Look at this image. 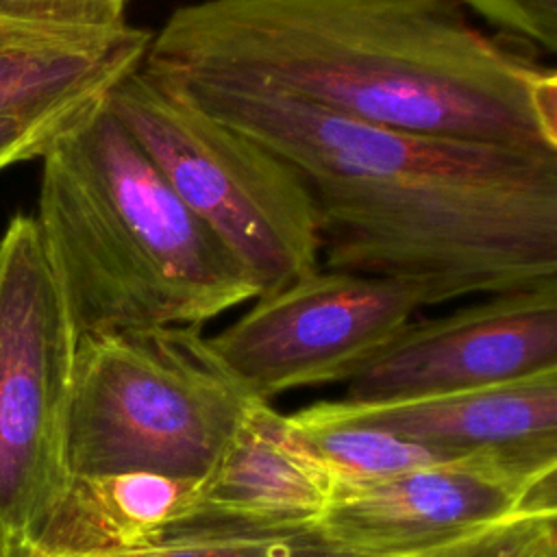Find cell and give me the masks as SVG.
Returning a JSON list of instances; mask_svg holds the SVG:
<instances>
[{
	"instance_id": "cell-1",
	"label": "cell",
	"mask_w": 557,
	"mask_h": 557,
	"mask_svg": "<svg viewBox=\"0 0 557 557\" xmlns=\"http://www.w3.org/2000/svg\"><path fill=\"white\" fill-rule=\"evenodd\" d=\"M154 81L298 172L324 268L420 285L431 305L557 283V152L392 131L244 85Z\"/></svg>"
},
{
	"instance_id": "cell-2",
	"label": "cell",
	"mask_w": 557,
	"mask_h": 557,
	"mask_svg": "<svg viewBox=\"0 0 557 557\" xmlns=\"http://www.w3.org/2000/svg\"><path fill=\"white\" fill-rule=\"evenodd\" d=\"M141 70L255 87L392 131L557 152V72L459 0H196Z\"/></svg>"
},
{
	"instance_id": "cell-3",
	"label": "cell",
	"mask_w": 557,
	"mask_h": 557,
	"mask_svg": "<svg viewBox=\"0 0 557 557\" xmlns=\"http://www.w3.org/2000/svg\"><path fill=\"white\" fill-rule=\"evenodd\" d=\"M78 337L200 326L259 296L109 98L41 157L33 215Z\"/></svg>"
},
{
	"instance_id": "cell-4",
	"label": "cell",
	"mask_w": 557,
	"mask_h": 557,
	"mask_svg": "<svg viewBox=\"0 0 557 557\" xmlns=\"http://www.w3.org/2000/svg\"><path fill=\"white\" fill-rule=\"evenodd\" d=\"M255 400L261 398L220 363L200 326L83 335L65 431L70 474L198 481Z\"/></svg>"
},
{
	"instance_id": "cell-5",
	"label": "cell",
	"mask_w": 557,
	"mask_h": 557,
	"mask_svg": "<svg viewBox=\"0 0 557 557\" xmlns=\"http://www.w3.org/2000/svg\"><path fill=\"white\" fill-rule=\"evenodd\" d=\"M109 104L181 200L248 270L259 296L320 268L313 200L278 154L141 67L117 83Z\"/></svg>"
},
{
	"instance_id": "cell-6",
	"label": "cell",
	"mask_w": 557,
	"mask_h": 557,
	"mask_svg": "<svg viewBox=\"0 0 557 557\" xmlns=\"http://www.w3.org/2000/svg\"><path fill=\"white\" fill-rule=\"evenodd\" d=\"M78 331L33 215L0 237V557H26L70 481Z\"/></svg>"
},
{
	"instance_id": "cell-7",
	"label": "cell",
	"mask_w": 557,
	"mask_h": 557,
	"mask_svg": "<svg viewBox=\"0 0 557 557\" xmlns=\"http://www.w3.org/2000/svg\"><path fill=\"white\" fill-rule=\"evenodd\" d=\"M431 298L424 287L318 268L250 300L209 348L255 398L342 383Z\"/></svg>"
},
{
	"instance_id": "cell-8",
	"label": "cell",
	"mask_w": 557,
	"mask_h": 557,
	"mask_svg": "<svg viewBox=\"0 0 557 557\" xmlns=\"http://www.w3.org/2000/svg\"><path fill=\"white\" fill-rule=\"evenodd\" d=\"M557 370V283L487 294L411 318L342 381L337 400L383 405L481 389Z\"/></svg>"
},
{
	"instance_id": "cell-9",
	"label": "cell",
	"mask_w": 557,
	"mask_h": 557,
	"mask_svg": "<svg viewBox=\"0 0 557 557\" xmlns=\"http://www.w3.org/2000/svg\"><path fill=\"white\" fill-rule=\"evenodd\" d=\"M557 466L500 457L440 459L363 483H335L311 527L368 555L429 557L520 511L557 505Z\"/></svg>"
},
{
	"instance_id": "cell-10",
	"label": "cell",
	"mask_w": 557,
	"mask_h": 557,
	"mask_svg": "<svg viewBox=\"0 0 557 557\" xmlns=\"http://www.w3.org/2000/svg\"><path fill=\"white\" fill-rule=\"evenodd\" d=\"M331 494L333 479L287 416L255 400L213 468L191 485L165 537L311 529Z\"/></svg>"
},
{
	"instance_id": "cell-11",
	"label": "cell",
	"mask_w": 557,
	"mask_h": 557,
	"mask_svg": "<svg viewBox=\"0 0 557 557\" xmlns=\"http://www.w3.org/2000/svg\"><path fill=\"white\" fill-rule=\"evenodd\" d=\"M324 407L346 420L383 429L437 457H500L557 466V370L433 398Z\"/></svg>"
},
{
	"instance_id": "cell-12",
	"label": "cell",
	"mask_w": 557,
	"mask_h": 557,
	"mask_svg": "<svg viewBox=\"0 0 557 557\" xmlns=\"http://www.w3.org/2000/svg\"><path fill=\"white\" fill-rule=\"evenodd\" d=\"M152 30L57 28L0 15V117L72 128L141 67Z\"/></svg>"
},
{
	"instance_id": "cell-13",
	"label": "cell",
	"mask_w": 557,
	"mask_h": 557,
	"mask_svg": "<svg viewBox=\"0 0 557 557\" xmlns=\"http://www.w3.org/2000/svg\"><path fill=\"white\" fill-rule=\"evenodd\" d=\"M196 481L152 472L70 474L26 557H85L161 542Z\"/></svg>"
},
{
	"instance_id": "cell-14",
	"label": "cell",
	"mask_w": 557,
	"mask_h": 557,
	"mask_svg": "<svg viewBox=\"0 0 557 557\" xmlns=\"http://www.w3.org/2000/svg\"><path fill=\"white\" fill-rule=\"evenodd\" d=\"M287 422L313 459L329 472L333 485L376 481L444 459L383 429L339 418L324 403L289 413Z\"/></svg>"
},
{
	"instance_id": "cell-15",
	"label": "cell",
	"mask_w": 557,
	"mask_h": 557,
	"mask_svg": "<svg viewBox=\"0 0 557 557\" xmlns=\"http://www.w3.org/2000/svg\"><path fill=\"white\" fill-rule=\"evenodd\" d=\"M85 557H394L339 548L313 529L268 535H181L152 546Z\"/></svg>"
},
{
	"instance_id": "cell-16",
	"label": "cell",
	"mask_w": 557,
	"mask_h": 557,
	"mask_svg": "<svg viewBox=\"0 0 557 557\" xmlns=\"http://www.w3.org/2000/svg\"><path fill=\"white\" fill-rule=\"evenodd\" d=\"M429 557H557V505L520 511Z\"/></svg>"
},
{
	"instance_id": "cell-17",
	"label": "cell",
	"mask_w": 557,
	"mask_h": 557,
	"mask_svg": "<svg viewBox=\"0 0 557 557\" xmlns=\"http://www.w3.org/2000/svg\"><path fill=\"white\" fill-rule=\"evenodd\" d=\"M459 4L511 44L557 52V0H459Z\"/></svg>"
},
{
	"instance_id": "cell-18",
	"label": "cell",
	"mask_w": 557,
	"mask_h": 557,
	"mask_svg": "<svg viewBox=\"0 0 557 557\" xmlns=\"http://www.w3.org/2000/svg\"><path fill=\"white\" fill-rule=\"evenodd\" d=\"M128 0H0L9 20L57 28H115L126 24Z\"/></svg>"
},
{
	"instance_id": "cell-19",
	"label": "cell",
	"mask_w": 557,
	"mask_h": 557,
	"mask_svg": "<svg viewBox=\"0 0 557 557\" xmlns=\"http://www.w3.org/2000/svg\"><path fill=\"white\" fill-rule=\"evenodd\" d=\"M61 135L63 131L46 124L0 117V172L22 161L41 159Z\"/></svg>"
}]
</instances>
